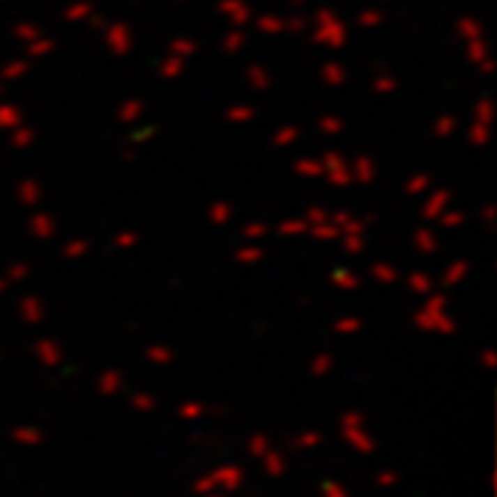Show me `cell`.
Masks as SVG:
<instances>
[{
	"label": "cell",
	"mask_w": 497,
	"mask_h": 497,
	"mask_svg": "<svg viewBox=\"0 0 497 497\" xmlns=\"http://www.w3.org/2000/svg\"><path fill=\"white\" fill-rule=\"evenodd\" d=\"M412 323L418 332H426V335H436V337H453L459 323L450 312V301L445 293H428L426 301L415 309L412 315Z\"/></svg>",
	"instance_id": "obj_1"
},
{
	"label": "cell",
	"mask_w": 497,
	"mask_h": 497,
	"mask_svg": "<svg viewBox=\"0 0 497 497\" xmlns=\"http://www.w3.org/2000/svg\"><path fill=\"white\" fill-rule=\"evenodd\" d=\"M370 277L379 284H395L398 282V268L390 266V263H376V266L370 268Z\"/></svg>",
	"instance_id": "obj_20"
},
{
	"label": "cell",
	"mask_w": 497,
	"mask_h": 497,
	"mask_svg": "<svg viewBox=\"0 0 497 497\" xmlns=\"http://www.w3.org/2000/svg\"><path fill=\"white\" fill-rule=\"evenodd\" d=\"M406 284L412 287V293H418V296H428V293H434V280L428 277L426 271H412L409 274V280Z\"/></svg>",
	"instance_id": "obj_19"
},
{
	"label": "cell",
	"mask_w": 497,
	"mask_h": 497,
	"mask_svg": "<svg viewBox=\"0 0 497 497\" xmlns=\"http://www.w3.org/2000/svg\"><path fill=\"white\" fill-rule=\"evenodd\" d=\"M11 442L20 445V448H39L45 442V431L33 423H20V426L11 428Z\"/></svg>",
	"instance_id": "obj_7"
},
{
	"label": "cell",
	"mask_w": 497,
	"mask_h": 497,
	"mask_svg": "<svg viewBox=\"0 0 497 497\" xmlns=\"http://www.w3.org/2000/svg\"><path fill=\"white\" fill-rule=\"evenodd\" d=\"M445 227H456V224H461V213H453V215H445V221H442Z\"/></svg>",
	"instance_id": "obj_35"
},
{
	"label": "cell",
	"mask_w": 497,
	"mask_h": 497,
	"mask_svg": "<svg viewBox=\"0 0 497 497\" xmlns=\"http://www.w3.org/2000/svg\"><path fill=\"white\" fill-rule=\"evenodd\" d=\"M235 260H238L240 266H254V263L263 260V249L254 246V243H246V246H240V249L235 252Z\"/></svg>",
	"instance_id": "obj_21"
},
{
	"label": "cell",
	"mask_w": 497,
	"mask_h": 497,
	"mask_svg": "<svg viewBox=\"0 0 497 497\" xmlns=\"http://www.w3.org/2000/svg\"><path fill=\"white\" fill-rule=\"evenodd\" d=\"M337 431H340V439L346 442V448H351L359 456H373L379 450V439L367 426L365 412H359V409H346L337 420Z\"/></svg>",
	"instance_id": "obj_3"
},
{
	"label": "cell",
	"mask_w": 497,
	"mask_h": 497,
	"mask_svg": "<svg viewBox=\"0 0 497 497\" xmlns=\"http://www.w3.org/2000/svg\"><path fill=\"white\" fill-rule=\"evenodd\" d=\"M125 373L122 370H116V367H105V370H100V376H97V381H94V390L102 395V398H116V395H122V390H125Z\"/></svg>",
	"instance_id": "obj_5"
},
{
	"label": "cell",
	"mask_w": 497,
	"mask_h": 497,
	"mask_svg": "<svg viewBox=\"0 0 497 497\" xmlns=\"http://www.w3.org/2000/svg\"><path fill=\"white\" fill-rule=\"evenodd\" d=\"M202 497H232V495H227V492H208V495H202Z\"/></svg>",
	"instance_id": "obj_36"
},
{
	"label": "cell",
	"mask_w": 497,
	"mask_h": 497,
	"mask_svg": "<svg viewBox=\"0 0 497 497\" xmlns=\"http://www.w3.org/2000/svg\"><path fill=\"white\" fill-rule=\"evenodd\" d=\"M246 487V470L243 464H232V461H221L215 464L213 470L202 473L194 484H191V492L197 497L208 495V492H227V495H235Z\"/></svg>",
	"instance_id": "obj_2"
},
{
	"label": "cell",
	"mask_w": 497,
	"mask_h": 497,
	"mask_svg": "<svg viewBox=\"0 0 497 497\" xmlns=\"http://www.w3.org/2000/svg\"><path fill=\"white\" fill-rule=\"evenodd\" d=\"M415 246H418V252H423V254L436 252V235H434L431 229H418V232H415Z\"/></svg>",
	"instance_id": "obj_24"
},
{
	"label": "cell",
	"mask_w": 497,
	"mask_h": 497,
	"mask_svg": "<svg viewBox=\"0 0 497 497\" xmlns=\"http://www.w3.org/2000/svg\"><path fill=\"white\" fill-rule=\"evenodd\" d=\"M359 274L351 271V268H346V266H340V268H335L332 271V284L337 287V290H346V293H354L356 287H359Z\"/></svg>",
	"instance_id": "obj_15"
},
{
	"label": "cell",
	"mask_w": 497,
	"mask_h": 497,
	"mask_svg": "<svg viewBox=\"0 0 497 497\" xmlns=\"http://www.w3.org/2000/svg\"><path fill=\"white\" fill-rule=\"evenodd\" d=\"M130 409L139 415H152L158 409V398L152 392H133L130 395Z\"/></svg>",
	"instance_id": "obj_18"
},
{
	"label": "cell",
	"mask_w": 497,
	"mask_h": 497,
	"mask_svg": "<svg viewBox=\"0 0 497 497\" xmlns=\"http://www.w3.org/2000/svg\"><path fill=\"white\" fill-rule=\"evenodd\" d=\"M89 254V240H70L64 246V257L67 260H77V257H86Z\"/></svg>",
	"instance_id": "obj_25"
},
{
	"label": "cell",
	"mask_w": 497,
	"mask_h": 497,
	"mask_svg": "<svg viewBox=\"0 0 497 497\" xmlns=\"http://www.w3.org/2000/svg\"><path fill=\"white\" fill-rule=\"evenodd\" d=\"M17 312H20L22 323H28V326H39L45 321V315H47L45 301L39 296H22L20 304H17Z\"/></svg>",
	"instance_id": "obj_6"
},
{
	"label": "cell",
	"mask_w": 497,
	"mask_h": 497,
	"mask_svg": "<svg viewBox=\"0 0 497 497\" xmlns=\"http://www.w3.org/2000/svg\"><path fill=\"white\" fill-rule=\"evenodd\" d=\"M266 232H268V229H266L263 224H246V227H243V238H246L249 243H254V240H260V238H263Z\"/></svg>",
	"instance_id": "obj_30"
},
{
	"label": "cell",
	"mask_w": 497,
	"mask_h": 497,
	"mask_svg": "<svg viewBox=\"0 0 497 497\" xmlns=\"http://www.w3.org/2000/svg\"><path fill=\"white\" fill-rule=\"evenodd\" d=\"M271 448H274L271 436H268V434H260V431H257V434H252V436H249V442H246L249 456H252V459H257V461H260V459H263Z\"/></svg>",
	"instance_id": "obj_16"
},
{
	"label": "cell",
	"mask_w": 497,
	"mask_h": 497,
	"mask_svg": "<svg viewBox=\"0 0 497 497\" xmlns=\"http://www.w3.org/2000/svg\"><path fill=\"white\" fill-rule=\"evenodd\" d=\"M20 194H22V202H28V205L39 199V188H36V185H22V191H20Z\"/></svg>",
	"instance_id": "obj_34"
},
{
	"label": "cell",
	"mask_w": 497,
	"mask_h": 497,
	"mask_svg": "<svg viewBox=\"0 0 497 497\" xmlns=\"http://www.w3.org/2000/svg\"><path fill=\"white\" fill-rule=\"evenodd\" d=\"M139 243V235L136 232H122V235H116V246L119 249H133Z\"/></svg>",
	"instance_id": "obj_33"
},
{
	"label": "cell",
	"mask_w": 497,
	"mask_h": 497,
	"mask_svg": "<svg viewBox=\"0 0 497 497\" xmlns=\"http://www.w3.org/2000/svg\"><path fill=\"white\" fill-rule=\"evenodd\" d=\"M362 329H365V321H362L359 315H340V318H335V323H332V332L340 335V337H354Z\"/></svg>",
	"instance_id": "obj_13"
},
{
	"label": "cell",
	"mask_w": 497,
	"mask_h": 497,
	"mask_svg": "<svg viewBox=\"0 0 497 497\" xmlns=\"http://www.w3.org/2000/svg\"><path fill=\"white\" fill-rule=\"evenodd\" d=\"M373 484H376L379 489H395V487L401 484V473H398V470L384 467V470H379V473L373 475Z\"/></svg>",
	"instance_id": "obj_22"
},
{
	"label": "cell",
	"mask_w": 497,
	"mask_h": 497,
	"mask_svg": "<svg viewBox=\"0 0 497 497\" xmlns=\"http://www.w3.org/2000/svg\"><path fill=\"white\" fill-rule=\"evenodd\" d=\"M144 362H149L152 367H166L174 362V351L166 343H152L144 349Z\"/></svg>",
	"instance_id": "obj_12"
},
{
	"label": "cell",
	"mask_w": 497,
	"mask_h": 497,
	"mask_svg": "<svg viewBox=\"0 0 497 497\" xmlns=\"http://www.w3.org/2000/svg\"><path fill=\"white\" fill-rule=\"evenodd\" d=\"M31 354H33V359H36L45 370H56V367L64 365V349H61V343H59L56 337H39V340L33 343Z\"/></svg>",
	"instance_id": "obj_4"
},
{
	"label": "cell",
	"mask_w": 497,
	"mask_h": 497,
	"mask_svg": "<svg viewBox=\"0 0 497 497\" xmlns=\"http://www.w3.org/2000/svg\"><path fill=\"white\" fill-rule=\"evenodd\" d=\"M31 232L39 238V240H50L56 235V221L50 215H33L31 218Z\"/></svg>",
	"instance_id": "obj_17"
},
{
	"label": "cell",
	"mask_w": 497,
	"mask_h": 497,
	"mask_svg": "<svg viewBox=\"0 0 497 497\" xmlns=\"http://www.w3.org/2000/svg\"><path fill=\"white\" fill-rule=\"evenodd\" d=\"M28 274H31V268H28L25 263H14V266H8V271H6V277H3V280H6L8 284H11V282H22Z\"/></svg>",
	"instance_id": "obj_26"
},
{
	"label": "cell",
	"mask_w": 497,
	"mask_h": 497,
	"mask_svg": "<svg viewBox=\"0 0 497 497\" xmlns=\"http://www.w3.org/2000/svg\"><path fill=\"white\" fill-rule=\"evenodd\" d=\"M6 287H8V282H6V280H3V277H0V296H3V293H6Z\"/></svg>",
	"instance_id": "obj_37"
},
{
	"label": "cell",
	"mask_w": 497,
	"mask_h": 497,
	"mask_svg": "<svg viewBox=\"0 0 497 497\" xmlns=\"http://www.w3.org/2000/svg\"><path fill=\"white\" fill-rule=\"evenodd\" d=\"M335 367H337V356L332 351H318L309 359V376L312 379H326V376H332Z\"/></svg>",
	"instance_id": "obj_11"
},
{
	"label": "cell",
	"mask_w": 497,
	"mask_h": 497,
	"mask_svg": "<svg viewBox=\"0 0 497 497\" xmlns=\"http://www.w3.org/2000/svg\"><path fill=\"white\" fill-rule=\"evenodd\" d=\"M260 467H263V473L268 475V478H282L284 473H287V459H284V453L274 445L263 459H260Z\"/></svg>",
	"instance_id": "obj_10"
},
{
	"label": "cell",
	"mask_w": 497,
	"mask_h": 497,
	"mask_svg": "<svg viewBox=\"0 0 497 497\" xmlns=\"http://www.w3.org/2000/svg\"><path fill=\"white\" fill-rule=\"evenodd\" d=\"M321 497H354L351 495V489L343 484V481H335V478H326L323 484H321Z\"/></svg>",
	"instance_id": "obj_23"
},
{
	"label": "cell",
	"mask_w": 497,
	"mask_h": 497,
	"mask_svg": "<svg viewBox=\"0 0 497 497\" xmlns=\"http://www.w3.org/2000/svg\"><path fill=\"white\" fill-rule=\"evenodd\" d=\"M445 205H448V194H436V197H434V199L426 205V211H423V213H426L428 218H436V215L442 213V208H445Z\"/></svg>",
	"instance_id": "obj_28"
},
{
	"label": "cell",
	"mask_w": 497,
	"mask_h": 497,
	"mask_svg": "<svg viewBox=\"0 0 497 497\" xmlns=\"http://www.w3.org/2000/svg\"><path fill=\"white\" fill-rule=\"evenodd\" d=\"M208 412H211V406L199 398H185V401L177 404V418L185 420V423H199V420L208 418Z\"/></svg>",
	"instance_id": "obj_8"
},
{
	"label": "cell",
	"mask_w": 497,
	"mask_h": 497,
	"mask_svg": "<svg viewBox=\"0 0 497 497\" xmlns=\"http://www.w3.org/2000/svg\"><path fill=\"white\" fill-rule=\"evenodd\" d=\"M307 227H309V224H307L304 218H301V221H296V218H293V221H284L282 227H280V232L290 238V235H301V232H307Z\"/></svg>",
	"instance_id": "obj_29"
},
{
	"label": "cell",
	"mask_w": 497,
	"mask_h": 497,
	"mask_svg": "<svg viewBox=\"0 0 497 497\" xmlns=\"http://www.w3.org/2000/svg\"><path fill=\"white\" fill-rule=\"evenodd\" d=\"M478 365L484 367V370H492L497 365V354L492 351V349H484L481 354H478Z\"/></svg>",
	"instance_id": "obj_32"
},
{
	"label": "cell",
	"mask_w": 497,
	"mask_h": 497,
	"mask_svg": "<svg viewBox=\"0 0 497 497\" xmlns=\"http://www.w3.org/2000/svg\"><path fill=\"white\" fill-rule=\"evenodd\" d=\"M229 213H232V211H229L227 205H215V208H211V221H213V224H227V221H229Z\"/></svg>",
	"instance_id": "obj_31"
},
{
	"label": "cell",
	"mask_w": 497,
	"mask_h": 497,
	"mask_svg": "<svg viewBox=\"0 0 497 497\" xmlns=\"http://www.w3.org/2000/svg\"><path fill=\"white\" fill-rule=\"evenodd\" d=\"M0 359H3V354H0Z\"/></svg>",
	"instance_id": "obj_38"
},
{
	"label": "cell",
	"mask_w": 497,
	"mask_h": 497,
	"mask_svg": "<svg viewBox=\"0 0 497 497\" xmlns=\"http://www.w3.org/2000/svg\"><path fill=\"white\" fill-rule=\"evenodd\" d=\"M343 238V249L349 254H362L365 252V238L362 235H340Z\"/></svg>",
	"instance_id": "obj_27"
},
{
	"label": "cell",
	"mask_w": 497,
	"mask_h": 497,
	"mask_svg": "<svg viewBox=\"0 0 497 497\" xmlns=\"http://www.w3.org/2000/svg\"><path fill=\"white\" fill-rule=\"evenodd\" d=\"M467 277H470V263H467V260H456V263H450V266L445 268L442 284H445V287H459Z\"/></svg>",
	"instance_id": "obj_14"
},
{
	"label": "cell",
	"mask_w": 497,
	"mask_h": 497,
	"mask_svg": "<svg viewBox=\"0 0 497 497\" xmlns=\"http://www.w3.org/2000/svg\"><path fill=\"white\" fill-rule=\"evenodd\" d=\"M321 445H323V431H318V428H304V431H298V434L293 436V442H290V448L298 450V453H312V450H318Z\"/></svg>",
	"instance_id": "obj_9"
}]
</instances>
